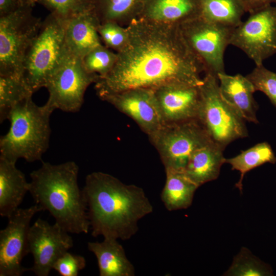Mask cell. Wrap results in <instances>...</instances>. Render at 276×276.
<instances>
[{"instance_id":"ac0fdd59","label":"cell","mask_w":276,"mask_h":276,"mask_svg":"<svg viewBox=\"0 0 276 276\" xmlns=\"http://www.w3.org/2000/svg\"><path fill=\"white\" fill-rule=\"evenodd\" d=\"M199 16V0H143L139 18L179 26Z\"/></svg>"},{"instance_id":"6da1fadb","label":"cell","mask_w":276,"mask_h":276,"mask_svg":"<svg viewBox=\"0 0 276 276\" xmlns=\"http://www.w3.org/2000/svg\"><path fill=\"white\" fill-rule=\"evenodd\" d=\"M128 40L111 71L95 83L98 97L125 90L183 84L200 86L204 66L179 26L136 19L126 27Z\"/></svg>"},{"instance_id":"277c9868","label":"cell","mask_w":276,"mask_h":276,"mask_svg":"<svg viewBox=\"0 0 276 276\" xmlns=\"http://www.w3.org/2000/svg\"><path fill=\"white\" fill-rule=\"evenodd\" d=\"M54 111L46 103L37 105L32 97L15 105L8 116L9 129L0 139V158L14 163L19 158L41 160L49 146Z\"/></svg>"},{"instance_id":"f546056e","label":"cell","mask_w":276,"mask_h":276,"mask_svg":"<svg viewBox=\"0 0 276 276\" xmlns=\"http://www.w3.org/2000/svg\"><path fill=\"white\" fill-rule=\"evenodd\" d=\"M246 76L253 84L256 91L263 92L276 107V73L261 64L256 65Z\"/></svg>"},{"instance_id":"d6986e66","label":"cell","mask_w":276,"mask_h":276,"mask_svg":"<svg viewBox=\"0 0 276 276\" xmlns=\"http://www.w3.org/2000/svg\"><path fill=\"white\" fill-rule=\"evenodd\" d=\"M16 163L0 158V215L9 218L18 208L30 182Z\"/></svg>"},{"instance_id":"ffe728a7","label":"cell","mask_w":276,"mask_h":276,"mask_svg":"<svg viewBox=\"0 0 276 276\" xmlns=\"http://www.w3.org/2000/svg\"><path fill=\"white\" fill-rule=\"evenodd\" d=\"M221 147L211 142L195 151L189 157L183 169L185 174L199 187L216 179L225 163Z\"/></svg>"},{"instance_id":"52a82bcc","label":"cell","mask_w":276,"mask_h":276,"mask_svg":"<svg viewBox=\"0 0 276 276\" xmlns=\"http://www.w3.org/2000/svg\"><path fill=\"white\" fill-rule=\"evenodd\" d=\"M32 9L20 5L0 17V75L24 77L26 55L42 22Z\"/></svg>"},{"instance_id":"4316f807","label":"cell","mask_w":276,"mask_h":276,"mask_svg":"<svg viewBox=\"0 0 276 276\" xmlns=\"http://www.w3.org/2000/svg\"><path fill=\"white\" fill-rule=\"evenodd\" d=\"M227 275H272L271 267L243 247L234 259L231 266L225 273Z\"/></svg>"},{"instance_id":"83f0119b","label":"cell","mask_w":276,"mask_h":276,"mask_svg":"<svg viewBox=\"0 0 276 276\" xmlns=\"http://www.w3.org/2000/svg\"><path fill=\"white\" fill-rule=\"evenodd\" d=\"M117 58V53L102 44L88 52L82 60L86 70L99 79L105 77L111 71Z\"/></svg>"},{"instance_id":"5b68a950","label":"cell","mask_w":276,"mask_h":276,"mask_svg":"<svg viewBox=\"0 0 276 276\" xmlns=\"http://www.w3.org/2000/svg\"><path fill=\"white\" fill-rule=\"evenodd\" d=\"M65 26L64 20L50 13L27 52L24 77L33 93L45 87L68 52Z\"/></svg>"},{"instance_id":"8992f818","label":"cell","mask_w":276,"mask_h":276,"mask_svg":"<svg viewBox=\"0 0 276 276\" xmlns=\"http://www.w3.org/2000/svg\"><path fill=\"white\" fill-rule=\"evenodd\" d=\"M200 88L197 120L212 141L225 149L235 140L247 137L245 121L222 98L218 78L205 74Z\"/></svg>"},{"instance_id":"603a6c76","label":"cell","mask_w":276,"mask_h":276,"mask_svg":"<svg viewBox=\"0 0 276 276\" xmlns=\"http://www.w3.org/2000/svg\"><path fill=\"white\" fill-rule=\"evenodd\" d=\"M93 3L100 23L113 22L126 27L139 18L143 0H93Z\"/></svg>"},{"instance_id":"1f68e13d","label":"cell","mask_w":276,"mask_h":276,"mask_svg":"<svg viewBox=\"0 0 276 276\" xmlns=\"http://www.w3.org/2000/svg\"><path fill=\"white\" fill-rule=\"evenodd\" d=\"M85 266L84 257L67 251L55 262L53 269L61 276H77Z\"/></svg>"},{"instance_id":"cb8c5ba5","label":"cell","mask_w":276,"mask_h":276,"mask_svg":"<svg viewBox=\"0 0 276 276\" xmlns=\"http://www.w3.org/2000/svg\"><path fill=\"white\" fill-rule=\"evenodd\" d=\"M200 16L217 24L236 28L246 12L242 0H199Z\"/></svg>"},{"instance_id":"4dcf8cb0","label":"cell","mask_w":276,"mask_h":276,"mask_svg":"<svg viewBox=\"0 0 276 276\" xmlns=\"http://www.w3.org/2000/svg\"><path fill=\"white\" fill-rule=\"evenodd\" d=\"M98 31L104 45L117 52L126 45L128 40L126 27L113 22L100 23Z\"/></svg>"},{"instance_id":"9a60e30c","label":"cell","mask_w":276,"mask_h":276,"mask_svg":"<svg viewBox=\"0 0 276 276\" xmlns=\"http://www.w3.org/2000/svg\"><path fill=\"white\" fill-rule=\"evenodd\" d=\"M200 86L172 84L153 89L164 124L197 119Z\"/></svg>"},{"instance_id":"484cf974","label":"cell","mask_w":276,"mask_h":276,"mask_svg":"<svg viewBox=\"0 0 276 276\" xmlns=\"http://www.w3.org/2000/svg\"><path fill=\"white\" fill-rule=\"evenodd\" d=\"M34 93L23 76L0 75V121L7 119L12 108Z\"/></svg>"},{"instance_id":"7402d4cb","label":"cell","mask_w":276,"mask_h":276,"mask_svg":"<svg viewBox=\"0 0 276 276\" xmlns=\"http://www.w3.org/2000/svg\"><path fill=\"white\" fill-rule=\"evenodd\" d=\"M160 198L169 211L186 209L192 203L194 195L199 187L181 171H167Z\"/></svg>"},{"instance_id":"e0dca14e","label":"cell","mask_w":276,"mask_h":276,"mask_svg":"<svg viewBox=\"0 0 276 276\" xmlns=\"http://www.w3.org/2000/svg\"><path fill=\"white\" fill-rule=\"evenodd\" d=\"M65 21L66 45L72 54L82 59L90 51L102 44L98 31L100 22L93 9Z\"/></svg>"},{"instance_id":"2e32d148","label":"cell","mask_w":276,"mask_h":276,"mask_svg":"<svg viewBox=\"0 0 276 276\" xmlns=\"http://www.w3.org/2000/svg\"><path fill=\"white\" fill-rule=\"evenodd\" d=\"M220 94L225 101L245 121L257 124L258 105L254 98L256 91L250 81L241 74L217 75Z\"/></svg>"},{"instance_id":"e575fe53","label":"cell","mask_w":276,"mask_h":276,"mask_svg":"<svg viewBox=\"0 0 276 276\" xmlns=\"http://www.w3.org/2000/svg\"><path fill=\"white\" fill-rule=\"evenodd\" d=\"M21 5L29 6L34 7L36 3L37 0H18Z\"/></svg>"},{"instance_id":"836d02e7","label":"cell","mask_w":276,"mask_h":276,"mask_svg":"<svg viewBox=\"0 0 276 276\" xmlns=\"http://www.w3.org/2000/svg\"><path fill=\"white\" fill-rule=\"evenodd\" d=\"M20 5L18 0H0V17L14 12Z\"/></svg>"},{"instance_id":"ba28073f","label":"cell","mask_w":276,"mask_h":276,"mask_svg":"<svg viewBox=\"0 0 276 276\" xmlns=\"http://www.w3.org/2000/svg\"><path fill=\"white\" fill-rule=\"evenodd\" d=\"M149 137L165 171L183 172L191 155L212 142L197 119L164 124Z\"/></svg>"},{"instance_id":"5bb4252c","label":"cell","mask_w":276,"mask_h":276,"mask_svg":"<svg viewBox=\"0 0 276 276\" xmlns=\"http://www.w3.org/2000/svg\"><path fill=\"white\" fill-rule=\"evenodd\" d=\"M100 98L131 118L148 136L164 124L153 89L132 88Z\"/></svg>"},{"instance_id":"9c48e42d","label":"cell","mask_w":276,"mask_h":276,"mask_svg":"<svg viewBox=\"0 0 276 276\" xmlns=\"http://www.w3.org/2000/svg\"><path fill=\"white\" fill-rule=\"evenodd\" d=\"M98 79V76L86 70L82 58L68 51L45 86L49 94L45 103L54 110L77 112L82 106L87 87Z\"/></svg>"},{"instance_id":"7c38bea8","label":"cell","mask_w":276,"mask_h":276,"mask_svg":"<svg viewBox=\"0 0 276 276\" xmlns=\"http://www.w3.org/2000/svg\"><path fill=\"white\" fill-rule=\"evenodd\" d=\"M42 209L35 204L18 209L9 218L6 227L0 231V276H20L29 269L22 266L29 254L28 233L34 216Z\"/></svg>"},{"instance_id":"8fae6325","label":"cell","mask_w":276,"mask_h":276,"mask_svg":"<svg viewBox=\"0 0 276 276\" xmlns=\"http://www.w3.org/2000/svg\"><path fill=\"white\" fill-rule=\"evenodd\" d=\"M230 44L242 51L256 65L276 54V5L249 13L235 28Z\"/></svg>"},{"instance_id":"7a4b0ae2","label":"cell","mask_w":276,"mask_h":276,"mask_svg":"<svg viewBox=\"0 0 276 276\" xmlns=\"http://www.w3.org/2000/svg\"><path fill=\"white\" fill-rule=\"evenodd\" d=\"M82 190L95 237L128 240L137 233L139 220L153 212L142 188L126 185L108 173L89 174Z\"/></svg>"},{"instance_id":"d4e9b609","label":"cell","mask_w":276,"mask_h":276,"mask_svg":"<svg viewBox=\"0 0 276 276\" xmlns=\"http://www.w3.org/2000/svg\"><path fill=\"white\" fill-rule=\"evenodd\" d=\"M275 164L276 157L270 145L267 142L258 143L251 148L242 151L235 157L225 158V163L229 164L232 169L238 171L240 178L236 183L240 193L242 192V181L246 173L265 163Z\"/></svg>"},{"instance_id":"4fadbf2b","label":"cell","mask_w":276,"mask_h":276,"mask_svg":"<svg viewBox=\"0 0 276 276\" xmlns=\"http://www.w3.org/2000/svg\"><path fill=\"white\" fill-rule=\"evenodd\" d=\"M69 233L58 223L50 224L37 219L28 233V251L33 257V265L29 269L37 276H48L55 262L73 246Z\"/></svg>"},{"instance_id":"f1b7e54d","label":"cell","mask_w":276,"mask_h":276,"mask_svg":"<svg viewBox=\"0 0 276 276\" xmlns=\"http://www.w3.org/2000/svg\"><path fill=\"white\" fill-rule=\"evenodd\" d=\"M37 3L64 20L94 8L93 0H37Z\"/></svg>"},{"instance_id":"3957f363","label":"cell","mask_w":276,"mask_h":276,"mask_svg":"<svg viewBox=\"0 0 276 276\" xmlns=\"http://www.w3.org/2000/svg\"><path fill=\"white\" fill-rule=\"evenodd\" d=\"M79 170L73 161L58 165L42 162L30 174L29 192L35 204L67 232L87 234L90 226L85 198L78 186Z\"/></svg>"},{"instance_id":"44dd1931","label":"cell","mask_w":276,"mask_h":276,"mask_svg":"<svg viewBox=\"0 0 276 276\" xmlns=\"http://www.w3.org/2000/svg\"><path fill=\"white\" fill-rule=\"evenodd\" d=\"M87 248L96 256L100 276H134L135 269L118 239L104 238L102 242H89Z\"/></svg>"},{"instance_id":"30bf717a","label":"cell","mask_w":276,"mask_h":276,"mask_svg":"<svg viewBox=\"0 0 276 276\" xmlns=\"http://www.w3.org/2000/svg\"><path fill=\"white\" fill-rule=\"evenodd\" d=\"M186 42L203 63L205 74L225 73L224 53L235 28L199 16L179 26ZM218 78V77H217Z\"/></svg>"},{"instance_id":"d6a6232c","label":"cell","mask_w":276,"mask_h":276,"mask_svg":"<svg viewBox=\"0 0 276 276\" xmlns=\"http://www.w3.org/2000/svg\"><path fill=\"white\" fill-rule=\"evenodd\" d=\"M246 12L249 13L266 6L276 5V0H242Z\"/></svg>"}]
</instances>
